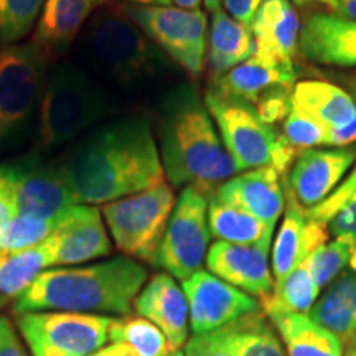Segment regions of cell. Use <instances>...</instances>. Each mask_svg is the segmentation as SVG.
Here are the masks:
<instances>
[{"mask_svg": "<svg viewBox=\"0 0 356 356\" xmlns=\"http://www.w3.org/2000/svg\"><path fill=\"white\" fill-rule=\"evenodd\" d=\"M113 317L76 312L19 314L17 327L30 351H56L65 356H89L109 340Z\"/></svg>", "mask_w": 356, "mask_h": 356, "instance_id": "obj_11", "label": "cell"}, {"mask_svg": "<svg viewBox=\"0 0 356 356\" xmlns=\"http://www.w3.org/2000/svg\"><path fill=\"white\" fill-rule=\"evenodd\" d=\"M356 160L355 147L305 149L297 155L286 181L305 210L317 207L340 185Z\"/></svg>", "mask_w": 356, "mask_h": 356, "instance_id": "obj_14", "label": "cell"}, {"mask_svg": "<svg viewBox=\"0 0 356 356\" xmlns=\"http://www.w3.org/2000/svg\"><path fill=\"white\" fill-rule=\"evenodd\" d=\"M282 134L299 150L327 145V129L312 121L293 102L287 118L282 121Z\"/></svg>", "mask_w": 356, "mask_h": 356, "instance_id": "obj_37", "label": "cell"}, {"mask_svg": "<svg viewBox=\"0 0 356 356\" xmlns=\"http://www.w3.org/2000/svg\"><path fill=\"white\" fill-rule=\"evenodd\" d=\"M282 177L273 167L254 168L231 177L218 186L211 197L275 226L286 210Z\"/></svg>", "mask_w": 356, "mask_h": 356, "instance_id": "obj_17", "label": "cell"}, {"mask_svg": "<svg viewBox=\"0 0 356 356\" xmlns=\"http://www.w3.org/2000/svg\"><path fill=\"white\" fill-rule=\"evenodd\" d=\"M296 83L297 71L293 61H279L254 53L228 74L216 81H210V86L221 95L254 106L267 92L277 88L293 89Z\"/></svg>", "mask_w": 356, "mask_h": 356, "instance_id": "obj_22", "label": "cell"}, {"mask_svg": "<svg viewBox=\"0 0 356 356\" xmlns=\"http://www.w3.org/2000/svg\"><path fill=\"white\" fill-rule=\"evenodd\" d=\"M309 273L318 291L328 287L346 266L356 269V241L350 238H335L315 249L305 259Z\"/></svg>", "mask_w": 356, "mask_h": 356, "instance_id": "obj_32", "label": "cell"}, {"mask_svg": "<svg viewBox=\"0 0 356 356\" xmlns=\"http://www.w3.org/2000/svg\"><path fill=\"white\" fill-rule=\"evenodd\" d=\"M53 266H74L111 254V239L99 208L76 204L48 238Z\"/></svg>", "mask_w": 356, "mask_h": 356, "instance_id": "obj_15", "label": "cell"}, {"mask_svg": "<svg viewBox=\"0 0 356 356\" xmlns=\"http://www.w3.org/2000/svg\"><path fill=\"white\" fill-rule=\"evenodd\" d=\"M81 204H106L149 190L165 178L154 129L127 115L97 126L56 160Z\"/></svg>", "mask_w": 356, "mask_h": 356, "instance_id": "obj_1", "label": "cell"}, {"mask_svg": "<svg viewBox=\"0 0 356 356\" xmlns=\"http://www.w3.org/2000/svg\"><path fill=\"white\" fill-rule=\"evenodd\" d=\"M119 8L157 44L168 60L191 78H198L203 73L208 40V17L203 10L129 3H122Z\"/></svg>", "mask_w": 356, "mask_h": 356, "instance_id": "obj_8", "label": "cell"}, {"mask_svg": "<svg viewBox=\"0 0 356 356\" xmlns=\"http://www.w3.org/2000/svg\"><path fill=\"white\" fill-rule=\"evenodd\" d=\"M256 53V43L251 26L243 25L225 8L211 13L208 26L207 60L204 68L210 73V81H216L231 70L249 60Z\"/></svg>", "mask_w": 356, "mask_h": 356, "instance_id": "obj_24", "label": "cell"}, {"mask_svg": "<svg viewBox=\"0 0 356 356\" xmlns=\"http://www.w3.org/2000/svg\"><path fill=\"white\" fill-rule=\"evenodd\" d=\"M124 3L139 7H170V0H124Z\"/></svg>", "mask_w": 356, "mask_h": 356, "instance_id": "obj_47", "label": "cell"}, {"mask_svg": "<svg viewBox=\"0 0 356 356\" xmlns=\"http://www.w3.org/2000/svg\"><path fill=\"white\" fill-rule=\"evenodd\" d=\"M134 309L140 317L157 325L175 351L186 343L190 322L188 302L184 289L170 274H155L136 297Z\"/></svg>", "mask_w": 356, "mask_h": 356, "instance_id": "obj_20", "label": "cell"}, {"mask_svg": "<svg viewBox=\"0 0 356 356\" xmlns=\"http://www.w3.org/2000/svg\"><path fill=\"white\" fill-rule=\"evenodd\" d=\"M333 12L340 15L341 19L356 24V0H337V7Z\"/></svg>", "mask_w": 356, "mask_h": 356, "instance_id": "obj_46", "label": "cell"}, {"mask_svg": "<svg viewBox=\"0 0 356 356\" xmlns=\"http://www.w3.org/2000/svg\"><path fill=\"white\" fill-rule=\"evenodd\" d=\"M356 195V163L355 167H351V172L346 175V178L337 186L335 190L323 200L322 203L317 207L307 210V216L312 221L322 222L327 225L335 218L346 207V203L350 202Z\"/></svg>", "mask_w": 356, "mask_h": 356, "instance_id": "obj_38", "label": "cell"}, {"mask_svg": "<svg viewBox=\"0 0 356 356\" xmlns=\"http://www.w3.org/2000/svg\"><path fill=\"white\" fill-rule=\"evenodd\" d=\"M262 2L264 0H222V6H225V10L233 19L241 22L243 25L251 26L256 12L259 10Z\"/></svg>", "mask_w": 356, "mask_h": 356, "instance_id": "obj_42", "label": "cell"}, {"mask_svg": "<svg viewBox=\"0 0 356 356\" xmlns=\"http://www.w3.org/2000/svg\"><path fill=\"white\" fill-rule=\"evenodd\" d=\"M345 84H346V88H348V92L355 97V101H356V74H350V76H346Z\"/></svg>", "mask_w": 356, "mask_h": 356, "instance_id": "obj_50", "label": "cell"}, {"mask_svg": "<svg viewBox=\"0 0 356 356\" xmlns=\"http://www.w3.org/2000/svg\"><path fill=\"white\" fill-rule=\"evenodd\" d=\"M203 99L239 172L273 167L282 132L262 121L252 104L221 95L211 86L207 88Z\"/></svg>", "mask_w": 356, "mask_h": 356, "instance_id": "obj_9", "label": "cell"}, {"mask_svg": "<svg viewBox=\"0 0 356 356\" xmlns=\"http://www.w3.org/2000/svg\"><path fill=\"white\" fill-rule=\"evenodd\" d=\"M3 300H6V299H2V297H0V307H2V302H3Z\"/></svg>", "mask_w": 356, "mask_h": 356, "instance_id": "obj_57", "label": "cell"}, {"mask_svg": "<svg viewBox=\"0 0 356 356\" xmlns=\"http://www.w3.org/2000/svg\"><path fill=\"white\" fill-rule=\"evenodd\" d=\"M328 229L335 238H350L356 241V195L346 203L343 210L328 222Z\"/></svg>", "mask_w": 356, "mask_h": 356, "instance_id": "obj_40", "label": "cell"}, {"mask_svg": "<svg viewBox=\"0 0 356 356\" xmlns=\"http://www.w3.org/2000/svg\"><path fill=\"white\" fill-rule=\"evenodd\" d=\"M172 6L185 10H202L203 0H170Z\"/></svg>", "mask_w": 356, "mask_h": 356, "instance_id": "obj_49", "label": "cell"}, {"mask_svg": "<svg viewBox=\"0 0 356 356\" xmlns=\"http://www.w3.org/2000/svg\"><path fill=\"white\" fill-rule=\"evenodd\" d=\"M78 44L89 70L119 88L154 78L170 61L119 7H101L84 26Z\"/></svg>", "mask_w": 356, "mask_h": 356, "instance_id": "obj_5", "label": "cell"}, {"mask_svg": "<svg viewBox=\"0 0 356 356\" xmlns=\"http://www.w3.org/2000/svg\"><path fill=\"white\" fill-rule=\"evenodd\" d=\"M238 356H287L282 341L261 310L241 318Z\"/></svg>", "mask_w": 356, "mask_h": 356, "instance_id": "obj_35", "label": "cell"}, {"mask_svg": "<svg viewBox=\"0 0 356 356\" xmlns=\"http://www.w3.org/2000/svg\"><path fill=\"white\" fill-rule=\"evenodd\" d=\"M345 356H356V346H350V350L346 351Z\"/></svg>", "mask_w": 356, "mask_h": 356, "instance_id": "obj_53", "label": "cell"}, {"mask_svg": "<svg viewBox=\"0 0 356 356\" xmlns=\"http://www.w3.org/2000/svg\"><path fill=\"white\" fill-rule=\"evenodd\" d=\"M109 0H44L32 42L50 58H63L91 20Z\"/></svg>", "mask_w": 356, "mask_h": 356, "instance_id": "obj_21", "label": "cell"}, {"mask_svg": "<svg viewBox=\"0 0 356 356\" xmlns=\"http://www.w3.org/2000/svg\"><path fill=\"white\" fill-rule=\"evenodd\" d=\"M320 291L315 287L305 261L289 273L286 277L275 280L269 296L259 300L261 312L267 318L279 315H309L317 302Z\"/></svg>", "mask_w": 356, "mask_h": 356, "instance_id": "obj_29", "label": "cell"}, {"mask_svg": "<svg viewBox=\"0 0 356 356\" xmlns=\"http://www.w3.org/2000/svg\"><path fill=\"white\" fill-rule=\"evenodd\" d=\"M61 218L44 220L38 216L17 215L7 226L0 229V251L8 256L40 246L55 233Z\"/></svg>", "mask_w": 356, "mask_h": 356, "instance_id": "obj_33", "label": "cell"}, {"mask_svg": "<svg viewBox=\"0 0 356 356\" xmlns=\"http://www.w3.org/2000/svg\"><path fill=\"white\" fill-rule=\"evenodd\" d=\"M300 29V17L292 0H264L251 24L256 55L292 61L299 50Z\"/></svg>", "mask_w": 356, "mask_h": 356, "instance_id": "obj_23", "label": "cell"}, {"mask_svg": "<svg viewBox=\"0 0 356 356\" xmlns=\"http://www.w3.org/2000/svg\"><path fill=\"white\" fill-rule=\"evenodd\" d=\"M0 356H29L10 318L0 317Z\"/></svg>", "mask_w": 356, "mask_h": 356, "instance_id": "obj_41", "label": "cell"}, {"mask_svg": "<svg viewBox=\"0 0 356 356\" xmlns=\"http://www.w3.org/2000/svg\"><path fill=\"white\" fill-rule=\"evenodd\" d=\"M53 266L48 239L37 248L8 254L0 261V297H19L43 270Z\"/></svg>", "mask_w": 356, "mask_h": 356, "instance_id": "obj_30", "label": "cell"}, {"mask_svg": "<svg viewBox=\"0 0 356 356\" xmlns=\"http://www.w3.org/2000/svg\"><path fill=\"white\" fill-rule=\"evenodd\" d=\"M115 102L84 66L61 61L48 73L35 122L32 152L47 155L73 144L113 113Z\"/></svg>", "mask_w": 356, "mask_h": 356, "instance_id": "obj_4", "label": "cell"}, {"mask_svg": "<svg viewBox=\"0 0 356 356\" xmlns=\"http://www.w3.org/2000/svg\"><path fill=\"white\" fill-rule=\"evenodd\" d=\"M356 142V118L355 121L341 129H327V145L348 147Z\"/></svg>", "mask_w": 356, "mask_h": 356, "instance_id": "obj_44", "label": "cell"}, {"mask_svg": "<svg viewBox=\"0 0 356 356\" xmlns=\"http://www.w3.org/2000/svg\"><path fill=\"white\" fill-rule=\"evenodd\" d=\"M50 58L37 43L0 47V150L24 142L37 118Z\"/></svg>", "mask_w": 356, "mask_h": 356, "instance_id": "obj_6", "label": "cell"}, {"mask_svg": "<svg viewBox=\"0 0 356 356\" xmlns=\"http://www.w3.org/2000/svg\"><path fill=\"white\" fill-rule=\"evenodd\" d=\"M44 0H0V47L24 42L32 33Z\"/></svg>", "mask_w": 356, "mask_h": 356, "instance_id": "obj_34", "label": "cell"}, {"mask_svg": "<svg viewBox=\"0 0 356 356\" xmlns=\"http://www.w3.org/2000/svg\"><path fill=\"white\" fill-rule=\"evenodd\" d=\"M33 356H65V355L56 353V351H40V353H33Z\"/></svg>", "mask_w": 356, "mask_h": 356, "instance_id": "obj_52", "label": "cell"}, {"mask_svg": "<svg viewBox=\"0 0 356 356\" xmlns=\"http://www.w3.org/2000/svg\"><path fill=\"white\" fill-rule=\"evenodd\" d=\"M287 356H343V340L310 315L291 314L269 318Z\"/></svg>", "mask_w": 356, "mask_h": 356, "instance_id": "obj_26", "label": "cell"}, {"mask_svg": "<svg viewBox=\"0 0 356 356\" xmlns=\"http://www.w3.org/2000/svg\"><path fill=\"white\" fill-rule=\"evenodd\" d=\"M89 356H139L132 348H129L124 343H113L109 346H102L101 350H97L96 353Z\"/></svg>", "mask_w": 356, "mask_h": 356, "instance_id": "obj_45", "label": "cell"}, {"mask_svg": "<svg viewBox=\"0 0 356 356\" xmlns=\"http://www.w3.org/2000/svg\"><path fill=\"white\" fill-rule=\"evenodd\" d=\"M145 282V267L127 256L47 269L17 297L13 310L17 315L50 310L126 317Z\"/></svg>", "mask_w": 356, "mask_h": 356, "instance_id": "obj_3", "label": "cell"}, {"mask_svg": "<svg viewBox=\"0 0 356 356\" xmlns=\"http://www.w3.org/2000/svg\"><path fill=\"white\" fill-rule=\"evenodd\" d=\"M17 213L15 207V198H13V191L10 188V184L7 181V178L0 173V229L3 226H7Z\"/></svg>", "mask_w": 356, "mask_h": 356, "instance_id": "obj_43", "label": "cell"}, {"mask_svg": "<svg viewBox=\"0 0 356 356\" xmlns=\"http://www.w3.org/2000/svg\"><path fill=\"white\" fill-rule=\"evenodd\" d=\"M292 102L325 129L346 127L356 118L355 97L346 89L328 81L305 79L296 83Z\"/></svg>", "mask_w": 356, "mask_h": 356, "instance_id": "obj_25", "label": "cell"}, {"mask_svg": "<svg viewBox=\"0 0 356 356\" xmlns=\"http://www.w3.org/2000/svg\"><path fill=\"white\" fill-rule=\"evenodd\" d=\"M297 53L315 65L353 68L356 66V24L337 13H312L302 24Z\"/></svg>", "mask_w": 356, "mask_h": 356, "instance_id": "obj_18", "label": "cell"}, {"mask_svg": "<svg viewBox=\"0 0 356 356\" xmlns=\"http://www.w3.org/2000/svg\"><path fill=\"white\" fill-rule=\"evenodd\" d=\"M282 185L286 193V210L273 248L270 269L274 282L286 277L293 267L302 264L315 249L328 243L330 238V229L327 225L309 220L307 210L297 202L296 195L289 188L286 175L282 177Z\"/></svg>", "mask_w": 356, "mask_h": 356, "instance_id": "obj_16", "label": "cell"}, {"mask_svg": "<svg viewBox=\"0 0 356 356\" xmlns=\"http://www.w3.org/2000/svg\"><path fill=\"white\" fill-rule=\"evenodd\" d=\"M348 343H350V346H356V333H355L353 337L350 338V340H348Z\"/></svg>", "mask_w": 356, "mask_h": 356, "instance_id": "obj_54", "label": "cell"}, {"mask_svg": "<svg viewBox=\"0 0 356 356\" xmlns=\"http://www.w3.org/2000/svg\"><path fill=\"white\" fill-rule=\"evenodd\" d=\"M204 262L213 275L254 299H264L273 292L274 275L269 264V251L216 241L208 249Z\"/></svg>", "mask_w": 356, "mask_h": 356, "instance_id": "obj_19", "label": "cell"}, {"mask_svg": "<svg viewBox=\"0 0 356 356\" xmlns=\"http://www.w3.org/2000/svg\"><path fill=\"white\" fill-rule=\"evenodd\" d=\"M155 137L173 186H195L211 197L239 172L193 83L177 84L163 96Z\"/></svg>", "mask_w": 356, "mask_h": 356, "instance_id": "obj_2", "label": "cell"}, {"mask_svg": "<svg viewBox=\"0 0 356 356\" xmlns=\"http://www.w3.org/2000/svg\"><path fill=\"white\" fill-rule=\"evenodd\" d=\"M221 2L222 0H203V6L207 7V10L208 12H216V10H220L221 8Z\"/></svg>", "mask_w": 356, "mask_h": 356, "instance_id": "obj_51", "label": "cell"}, {"mask_svg": "<svg viewBox=\"0 0 356 356\" xmlns=\"http://www.w3.org/2000/svg\"><path fill=\"white\" fill-rule=\"evenodd\" d=\"M292 108V89L277 88L274 91L267 92L254 104V109L259 118L269 126L284 121L287 118L289 111Z\"/></svg>", "mask_w": 356, "mask_h": 356, "instance_id": "obj_39", "label": "cell"}, {"mask_svg": "<svg viewBox=\"0 0 356 356\" xmlns=\"http://www.w3.org/2000/svg\"><path fill=\"white\" fill-rule=\"evenodd\" d=\"M243 318V317H241ZM241 318L216 328L200 333L186 340L184 345L185 356H238V340L241 332Z\"/></svg>", "mask_w": 356, "mask_h": 356, "instance_id": "obj_36", "label": "cell"}, {"mask_svg": "<svg viewBox=\"0 0 356 356\" xmlns=\"http://www.w3.org/2000/svg\"><path fill=\"white\" fill-rule=\"evenodd\" d=\"M310 318L345 341L356 333V269L340 274L315 302Z\"/></svg>", "mask_w": 356, "mask_h": 356, "instance_id": "obj_28", "label": "cell"}, {"mask_svg": "<svg viewBox=\"0 0 356 356\" xmlns=\"http://www.w3.org/2000/svg\"><path fill=\"white\" fill-rule=\"evenodd\" d=\"M293 6L299 7H309V6H323L327 8H332L335 10L337 7V0H292Z\"/></svg>", "mask_w": 356, "mask_h": 356, "instance_id": "obj_48", "label": "cell"}, {"mask_svg": "<svg viewBox=\"0 0 356 356\" xmlns=\"http://www.w3.org/2000/svg\"><path fill=\"white\" fill-rule=\"evenodd\" d=\"M208 225L211 236L218 241L270 251L275 226L267 225L239 208L218 202L213 197L208 202Z\"/></svg>", "mask_w": 356, "mask_h": 356, "instance_id": "obj_27", "label": "cell"}, {"mask_svg": "<svg viewBox=\"0 0 356 356\" xmlns=\"http://www.w3.org/2000/svg\"><path fill=\"white\" fill-rule=\"evenodd\" d=\"M113 343H124L139 356H172L175 353L170 341L157 325L144 317L114 318L109 330Z\"/></svg>", "mask_w": 356, "mask_h": 356, "instance_id": "obj_31", "label": "cell"}, {"mask_svg": "<svg viewBox=\"0 0 356 356\" xmlns=\"http://www.w3.org/2000/svg\"><path fill=\"white\" fill-rule=\"evenodd\" d=\"M193 335L207 333L261 310L259 300L228 282L200 269L181 282Z\"/></svg>", "mask_w": 356, "mask_h": 356, "instance_id": "obj_13", "label": "cell"}, {"mask_svg": "<svg viewBox=\"0 0 356 356\" xmlns=\"http://www.w3.org/2000/svg\"><path fill=\"white\" fill-rule=\"evenodd\" d=\"M172 356H185V355H184V351H175Z\"/></svg>", "mask_w": 356, "mask_h": 356, "instance_id": "obj_55", "label": "cell"}, {"mask_svg": "<svg viewBox=\"0 0 356 356\" xmlns=\"http://www.w3.org/2000/svg\"><path fill=\"white\" fill-rule=\"evenodd\" d=\"M15 198L19 215L58 220L76 207L78 200L66 184L56 162L30 152L0 163Z\"/></svg>", "mask_w": 356, "mask_h": 356, "instance_id": "obj_12", "label": "cell"}, {"mask_svg": "<svg viewBox=\"0 0 356 356\" xmlns=\"http://www.w3.org/2000/svg\"><path fill=\"white\" fill-rule=\"evenodd\" d=\"M7 254H3V252L2 251H0V261H2L3 259V257H6Z\"/></svg>", "mask_w": 356, "mask_h": 356, "instance_id": "obj_56", "label": "cell"}, {"mask_svg": "<svg viewBox=\"0 0 356 356\" xmlns=\"http://www.w3.org/2000/svg\"><path fill=\"white\" fill-rule=\"evenodd\" d=\"M175 202L173 188L163 180L140 193L102 204V218L115 248L131 259L157 264Z\"/></svg>", "mask_w": 356, "mask_h": 356, "instance_id": "obj_7", "label": "cell"}, {"mask_svg": "<svg viewBox=\"0 0 356 356\" xmlns=\"http://www.w3.org/2000/svg\"><path fill=\"white\" fill-rule=\"evenodd\" d=\"M208 202L210 197L203 191L184 186L168 220L155 266L181 282L202 269L210 249Z\"/></svg>", "mask_w": 356, "mask_h": 356, "instance_id": "obj_10", "label": "cell"}]
</instances>
